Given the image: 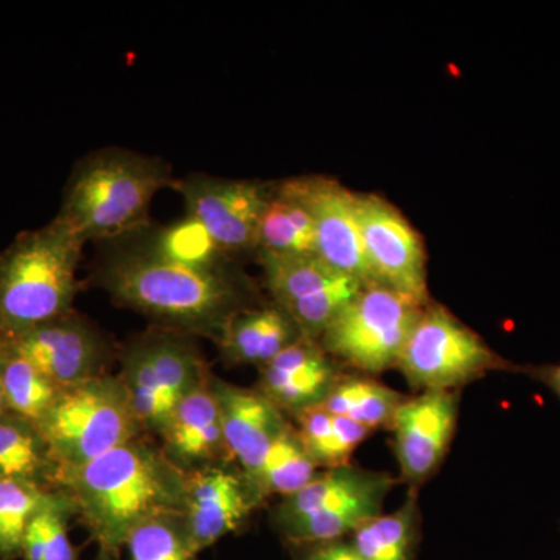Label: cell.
Masks as SVG:
<instances>
[{
    "instance_id": "12",
    "label": "cell",
    "mask_w": 560,
    "mask_h": 560,
    "mask_svg": "<svg viewBox=\"0 0 560 560\" xmlns=\"http://www.w3.org/2000/svg\"><path fill=\"white\" fill-rule=\"evenodd\" d=\"M7 340L60 389L109 374L116 355L108 335L75 308Z\"/></svg>"
},
{
    "instance_id": "22",
    "label": "cell",
    "mask_w": 560,
    "mask_h": 560,
    "mask_svg": "<svg viewBox=\"0 0 560 560\" xmlns=\"http://www.w3.org/2000/svg\"><path fill=\"white\" fill-rule=\"evenodd\" d=\"M419 526L418 488L411 486L399 510L364 523L350 544L363 560H415Z\"/></svg>"
},
{
    "instance_id": "27",
    "label": "cell",
    "mask_w": 560,
    "mask_h": 560,
    "mask_svg": "<svg viewBox=\"0 0 560 560\" xmlns=\"http://www.w3.org/2000/svg\"><path fill=\"white\" fill-rule=\"evenodd\" d=\"M60 495V490L36 482L0 478V560L21 559L32 518Z\"/></svg>"
},
{
    "instance_id": "9",
    "label": "cell",
    "mask_w": 560,
    "mask_h": 560,
    "mask_svg": "<svg viewBox=\"0 0 560 560\" xmlns=\"http://www.w3.org/2000/svg\"><path fill=\"white\" fill-rule=\"evenodd\" d=\"M425 304L407 294L372 283L342 308L320 335L335 361L368 375L393 370Z\"/></svg>"
},
{
    "instance_id": "8",
    "label": "cell",
    "mask_w": 560,
    "mask_h": 560,
    "mask_svg": "<svg viewBox=\"0 0 560 560\" xmlns=\"http://www.w3.org/2000/svg\"><path fill=\"white\" fill-rule=\"evenodd\" d=\"M396 368L419 390H458L489 372L521 370L438 304L423 307Z\"/></svg>"
},
{
    "instance_id": "28",
    "label": "cell",
    "mask_w": 560,
    "mask_h": 560,
    "mask_svg": "<svg viewBox=\"0 0 560 560\" xmlns=\"http://www.w3.org/2000/svg\"><path fill=\"white\" fill-rule=\"evenodd\" d=\"M318 474V466L313 463L311 455L305 451L296 429H290L271 445L261 463L256 490L261 500L278 493L285 497L293 495L298 490L307 486Z\"/></svg>"
},
{
    "instance_id": "21",
    "label": "cell",
    "mask_w": 560,
    "mask_h": 560,
    "mask_svg": "<svg viewBox=\"0 0 560 560\" xmlns=\"http://www.w3.org/2000/svg\"><path fill=\"white\" fill-rule=\"evenodd\" d=\"M58 471L60 467L38 425L11 412L0 416V478L55 489Z\"/></svg>"
},
{
    "instance_id": "7",
    "label": "cell",
    "mask_w": 560,
    "mask_h": 560,
    "mask_svg": "<svg viewBox=\"0 0 560 560\" xmlns=\"http://www.w3.org/2000/svg\"><path fill=\"white\" fill-rule=\"evenodd\" d=\"M120 381L145 436L160 434L180 400L210 377L195 337L153 327L121 350Z\"/></svg>"
},
{
    "instance_id": "14",
    "label": "cell",
    "mask_w": 560,
    "mask_h": 560,
    "mask_svg": "<svg viewBox=\"0 0 560 560\" xmlns=\"http://www.w3.org/2000/svg\"><path fill=\"white\" fill-rule=\"evenodd\" d=\"M280 186L311 212L316 256L363 285L375 283L361 241L355 194L323 176L287 179Z\"/></svg>"
},
{
    "instance_id": "26",
    "label": "cell",
    "mask_w": 560,
    "mask_h": 560,
    "mask_svg": "<svg viewBox=\"0 0 560 560\" xmlns=\"http://www.w3.org/2000/svg\"><path fill=\"white\" fill-rule=\"evenodd\" d=\"M407 397L364 377H342L320 407L371 431L389 427Z\"/></svg>"
},
{
    "instance_id": "35",
    "label": "cell",
    "mask_w": 560,
    "mask_h": 560,
    "mask_svg": "<svg viewBox=\"0 0 560 560\" xmlns=\"http://www.w3.org/2000/svg\"><path fill=\"white\" fill-rule=\"evenodd\" d=\"M98 560H117V559L108 558V556H101V559H98Z\"/></svg>"
},
{
    "instance_id": "6",
    "label": "cell",
    "mask_w": 560,
    "mask_h": 560,
    "mask_svg": "<svg viewBox=\"0 0 560 560\" xmlns=\"http://www.w3.org/2000/svg\"><path fill=\"white\" fill-rule=\"evenodd\" d=\"M38 429L60 470L83 466L145 436L124 383L110 374L61 389Z\"/></svg>"
},
{
    "instance_id": "30",
    "label": "cell",
    "mask_w": 560,
    "mask_h": 560,
    "mask_svg": "<svg viewBox=\"0 0 560 560\" xmlns=\"http://www.w3.org/2000/svg\"><path fill=\"white\" fill-rule=\"evenodd\" d=\"M130 560H200L191 548L184 514H167L140 523L128 537Z\"/></svg>"
},
{
    "instance_id": "20",
    "label": "cell",
    "mask_w": 560,
    "mask_h": 560,
    "mask_svg": "<svg viewBox=\"0 0 560 560\" xmlns=\"http://www.w3.org/2000/svg\"><path fill=\"white\" fill-rule=\"evenodd\" d=\"M302 337L293 319L279 305H264L232 315L224 324L217 345L231 364L264 366Z\"/></svg>"
},
{
    "instance_id": "1",
    "label": "cell",
    "mask_w": 560,
    "mask_h": 560,
    "mask_svg": "<svg viewBox=\"0 0 560 560\" xmlns=\"http://www.w3.org/2000/svg\"><path fill=\"white\" fill-rule=\"evenodd\" d=\"M143 228L101 243L92 279L124 308L158 327L217 340L224 324L246 308V289L230 261L197 267L160 253Z\"/></svg>"
},
{
    "instance_id": "13",
    "label": "cell",
    "mask_w": 560,
    "mask_h": 560,
    "mask_svg": "<svg viewBox=\"0 0 560 560\" xmlns=\"http://www.w3.org/2000/svg\"><path fill=\"white\" fill-rule=\"evenodd\" d=\"M355 212L375 283L429 304L425 248L410 221L374 194H355Z\"/></svg>"
},
{
    "instance_id": "24",
    "label": "cell",
    "mask_w": 560,
    "mask_h": 560,
    "mask_svg": "<svg viewBox=\"0 0 560 560\" xmlns=\"http://www.w3.org/2000/svg\"><path fill=\"white\" fill-rule=\"evenodd\" d=\"M257 249L282 256L316 254L311 212L282 186L271 191L261 215Z\"/></svg>"
},
{
    "instance_id": "10",
    "label": "cell",
    "mask_w": 560,
    "mask_h": 560,
    "mask_svg": "<svg viewBox=\"0 0 560 560\" xmlns=\"http://www.w3.org/2000/svg\"><path fill=\"white\" fill-rule=\"evenodd\" d=\"M260 264L275 304L293 319L302 337L316 341L366 287L335 270L316 254L260 253Z\"/></svg>"
},
{
    "instance_id": "16",
    "label": "cell",
    "mask_w": 560,
    "mask_h": 560,
    "mask_svg": "<svg viewBox=\"0 0 560 560\" xmlns=\"http://www.w3.org/2000/svg\"><path fill=\"white\" fill-rule=\"evenodd\" d=\"M264 500L238 467H206L187 482L184 525L191 548L200 552L237 533Z\"/></svg>"
},
{
    "instance_id": "11",
    "label": "cell",
    "mask_w": 560,
    "mask_h": 560,
    "mask_svg": "<svg viewBox=\"0 0 560 560\" xmlns=\"http://www.w3.org/2000/svg\"><path fill=\"white\" fill-rule=\"evenodd\" d=\"M172 187L183 197L187 217L197 221L223 253L259 248L260 220L271 197L267 186L191 173L173 180Z\"/></svg>"
},
{
    "instance_id": "23",
    "label": "cell",
    "mask_w": 560,
    "mask_h": 560,
    "mask_svg": "<svg viewBox=\"0 0 560 560\" xmlns=\"http://www.w3.org/2000/svg\"><path fill=\"white\" fill-rule=\"evenodd\" d=\"M296 433L318 469H335L350 464V456L372 433L352 420L331 415L323 407L294 416Z\"/></svg>"
},
{
    "instance_id": "17",
    "label": "cell",
    "mask_w": 560,
    "mask_h": 560,
    "mask_svg": "<svg viewBox=\"0 0 560 560\" xmlns=\"http://www.w3.org/2000/svg\"><path fill=\"white\" fill-rule=\"evenodd\" d=\"M342 377L319 341L301 337L259 368L257 390L291 418L320 407Z\"/></svg>"
},
{
    "instance_id": "32",
    "label": "cell",
    "mask_w": 560,
    "mask_h": 560,
    "mask_svg": "<svg viewBox=\"0 0 560 560\" xmlns=\"http://www.w3.org/2000/svg\"><path fill=\"white\" fill-rule=\"evenodd\" d=\"M300 560H363L353 550L350 540L338 539L316 544L293 545Z\"/></svg>"
},
{
    "instance_id": "31",
    "label": "cell",
    "mask_w": 560,
    "mask_h": 560,
    "mask_svg": "<svg viewBox=\"0 0 560 560\" xmlns=\"http://www.w3.org/2000/svg\"><path fill=\"white\" fill-rule=\"evenodd\" d=\"M143 234L164 256L197 265V267H215L226 264L228 254L217 246L208 232L202 230L197 221L186 217L183 221L168 226H143Z\"/></svg>"
},
{
    "instance_id": "19",
    "label": "cell",
    "mask_w": 560,
    "mask_h": 560,
    "mask_svg": "<svg viewBox=\"0 0 560 560\" xmlns=\"http://www.w3.org/2000/svg\"><path fill=\"white\" fill-rule=\"evenodd\" d=\"M158 436L165 456L186 474L232 463L212 375L180 400Z\"/></svg>"
},
{
    "instance_id": "25",
    "label": "cell",
    "mask_w": 560,
    "mask_h": 560,
    "mask_svg": "<svg viewBox=\"0 0 560 560\" xmlns=\"http://www.w3.org/2000/svg\"><path fill=\"white\" fill-rule=\"evenodd\" d=\"M2 374L3 399L11 415L28 420L38 425L54 407L60 388L21 355L5 337H2Z\"/></svg>"
},
{
    "instance_id": "34",
    "label": "cell",
    "mask_w": 560,
    "mask_h": 560,
    "mask_svg": "<svg viewBox=\"0 0 560 560\" xmlns=\"http://www.w3.org/2000/svg\"><path fill=\"white\" fill-rule=\"evenodd\" d=\"M0 359H2V338H0ZM9 412L7 410L5 399H3V389H2V374H0V416Z\"/></svg>"
},
{
    "instance_id": "3",
    "label": "cell",
    "mask_w": 560,
    "mask_h": 560,
    "mask_svg": "<svg viewBox=\"0 0 560 560\" xmlns=\"http://www.w3.org/2000/svg\"><path fill=\"white\" fill-rule=\"evenodd\" d=\"M173 180L161 156L124 147L95 150L73 165L57 217L84 243L116 241L149 224L151 202Z\"/></svg>"
},
{
    "instance_id": "5",
    "label": "cell",
    "mask_w": 560,
    "mask_h": 560,
    "mask_svg": "<svg viewBox=\"0 0 560 560\" xmlns=\"http://www.w3.org/2000/svg\"><path fill=\"white\" fill-rule=\"evenodd\" d=\"M396 482L388 471L353 464L318 471L307 486L282 500L272 522L290 545L345 539L382 515Z\"/></svg>"
},
{
    "instance_id": "29",
    "label": "cell",
    "mask_w": 560,
    "mask_h": 560,
    "mask_svg": "<svg viewBox=\"0 0 560 560\" xmlns=\"http://www.w3.org/2000/svg\"><path fill=\"white\" fill-rule=\"evenodd\" d=\"M75 517L65 493L32 518L22 541V560H79L69 539V521Z\"/></svg>"
},
{
    "instance_id": "18",
    "label": "cell",
    "mask_w": 560,
    "mask_h": 560,
    "mask_svg": "<svg viewBox=\"0 0 560 560\" xmlns=\"http://www.w3.org/2000/svg\"><path fill=\"white\" fill-rule=\"evenodd\" d=\"M213 389L219 399L224 442L230 458L232 463H237L238 469L256 489L265 455L290 429V422L257 389L242 388L220 378H213Z\"/></svg>"
},
{
    "instance_id": "2",
    "label": "cell",
    "mask_w": 560,
    "mask_h": 560,
    "mask_svg": "<svg viewBox=\"0 0 560 560\" xmlns=\"http://www.w3.org/2000/svg\"><path fill=\"white\" fill-rule=\"evenodd\" d=\"M189 474L149 436L139 438L79 467L58 471L65 493L101 556L119 559L140 523L184 514Z\"/></svg>"
},
{
    "instance_id": "15",
    "label": "cell",
    "mask_w": 560,
    "mask_h": 560,
    "mask_svg": "<svg viewBox=\"0 0 560 560\" xmlns=\"http://www.w3.org/2000/svg\"><path fill=\"white\" fill-rule=\"evenodd\" d=\"M458 390H422L400 405L390 430L401 478L418 488L429 481L455 436L459 416Z\"/></svg>"
},
{
    "instance_id": "4",
    "label": "cell",
    "mask_w": 560,
    "mask_h": 560,
    "mask_svg": "<svg viewBox=\"0 0 560 560\" xmlns=\"http://www.w3.org/2000/svg\"><path fill=\"white\" fill-rule=\"evenodd\" d=\"M86 245L58 217L21 232L0 250V335L24 331L73 311Z\"/></svg>"
},
{
    "instance_id": "33",
    "label": "cell",
    "mask_w": 560,
    "mask_h": 560,
    "mask_svg": "<svg viewBox=\"0 0 560 560\" xmlns=\"http://www.w3.org/2000/svg\"><path fill=\"white\" fill-rule=\"evenodd\" d=\"M530 381L541 383L560 399V364H540V366L521 368Z\"/></svg>"
}]
</instances>
